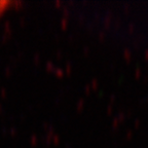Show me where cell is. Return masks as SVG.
<instances>
[{"mask_svg":"<svg viewBox=\"0 0 148 148\" xmlns=\"http://www.w3.org/2000/svg\"><path fill=\"white\" fill-rule=\"evenodd\" d=\"M9 2H7V1H0V16L3 14V12L7 8Z\"/></svg>","mask_w":148,"mask_h":148,"instance_id":"obj_1","label":"cell"}]
</instances>
